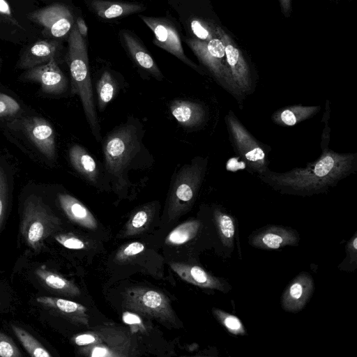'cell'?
Segmentation results:
<instances>
[{
  "mask_svg": "<svg viewBox=\"0 0 357 357\" xmlns=\"http://www.w3.org/2000/svg\"><path fill=\"white\" fill-rule=\"evenodd\" d=\"M321 154L305 167H296L284 172L269 168L258 174L265 184L281 193L312 195L326 192L357 170V153H340L321 146Z\"/></svg>",
  "mask_w": 357,
  "mask_h": 357,
  "instance_id": "1",
  "label": "cell"
},
{
  "mask_svg": "<svg viewBox=\"0 0 357 357\" xmlns=\"http://www.w3.org/2000/svg\"><path fill=\"white\" fill-rule=\"evenodd\" d=\"M142 138V126L130 117L109 132L102 143L106 179L119 196L132 187L128 173L138 167L137 160L145 149Z\"/></svg>",
  "mask_w": 357,
  "mask_h": 357,
  "instance_id": "2",
  "label": "cell"
},
{
  "mask_svg": "<svg viewBox=\"0 0 357 357\" xmlns=\"http://www.w3.org/2000/svg\"><path fill=\"white\" fill-rule=\"evenodd\" d=\"M67 40L66 61L70 70L72 93L79 97L91 132L96 141L100 142V127L93 99L86 39L80 35L75 23Z\"/></svg>",
  "mask_w": 357,
  "mask_h": 357,
  "instance_id": "3",
  "label": "cell"
},
{
  "mask_svg": "<svg viewBox=\"0 0 357 357\" xmlns=\"http://www.w3.org/2000/svg\"><path fill=\"white\" fill-rule=\"evenodd\" d=\"M208 159L197 156L178 171L169 196V220L177 218L192 206L204 181Z\"/></svg>",
  "mask_w": 357,
  "mask_h": 357,
  "instance_id": "4",
  "label": "cell"
},
{
  "mask_svg": "<svg viewBox=\"0 0 357 357\" xmlns=\"http://www.w3.org/2000/svg\"><path fill=\"white\" fill-rule=\"evenodd\" d=\"M61 221L50 208L36 196L24 202L20 225L22 236L29 246L39 250L45 240L58 228Z\"/></svg>",
  "mask_w": 357,
  "mask_h": 357,
  "instance_id": "5",
  "label": "cell"
},
{
  "mask_svg": "<svg viewBox=\"0 0 357 357\" xmlns=\"http://www.w3.org/2000/svg\"><path fill=\"white\" fill-rule=\"evenodd\" d=\"M230 141L248 169L257 175L268 169L267 147L260 143L229 110L225 117Z\"/></svg>",
  "mask_w": 357,
  "mask_h": 357,
  "instance_id": "6",
  "label": "cell"
},
{
  "mask_svg": "<svg viewBox=\"0 0 357 357\" xmlns=\"http://www.w3.org/2000/svg\"><path fill=\"white\" fill-rule=\"evenodd\" d=\"M138 17L153 33V43L156 46L174 55L198 73H202L200 68L185 54L181 33L179 32L180 27L170 15L155 17L138 14Z\"/></svg>",
  "mask_w": 357,
  "mask_h": 357,
  "instance_id": "7",
  "label": "cell"
},
{
  "mask_svg": "<svg viewBox=\"0 0 357 357\" xmlns=\"http://www.w3.org/2000/svg\"><path fill=\"white\" fill-rule=\"evenodd\" d=\"M125 307L156 319L162 322L174 324L175 316L167 296L160 291L144 287H134L123 294Z\"/></svg>",
  "mask_w": 357,
  "mask_h": 357,
  "instance_id": "8",
  "label": "cell"
},
{
  "mask_svg": "<svg viewBox=\"0 0 357 357\" xmlns=\"http://www.w3.org/2000/svg\"><path fill=\"white\" fill-rule=\"evenodd\" d=\"M77 17L71 7L63 3L52 4L29 15L44 28L45 34L58 40L68 38Z\"/></svg>",
  "mask_w": 357,
  "mask_h": 357,
  "instance_id": "9",
  "label": "cell"
},
{
  "mask_svg": "<svg viewBox=\"0 0 357 357\" xmlns=\"http://www.w3.org/2000/svg\"><path fill=\"white\" fill-rule=\"evenodd\" d=\"M95 342L81 347L79 352L89 356H127L130 351L131 341L128 334L116 329L100 328L93 331Z\"/></svg>",
  "mask_w": 357,
  "mask_h": 357,
  "instance_id": "10",
  "label": "cell"
},
{
  "mask_svg": "<svg viewBox=\"0 0 357 357\" xmlns=\"http://www.w3.org/2000/svg\"><path fill=\"white\" fill-rule=\"evenodd\" d=\"M119 40L125 52L142 70L158 81L164 76L142 40L132 30L122 29L119 31Z\"/></svg>",
  "mask_w": 357,
  "mask_h": 357,
  "instance_id": "11",
  "label": "cell"
},
{
  "mask_svg": "<svg viewBox=\"0 0 357 357\" xmlns=\"http://www.w3.org/2000/svg\"><path fill=\"white\" fill-rule=\"evenodd\" d=\"M88 10L102 20L124 18L147 9L142 1L130 0H83Z\"/></svg>",
  "mask_w": 357,
  "mask_h": 357,
  "instance_id": "12",
  "label": "cell"
},
{
  "mask_svg": "<svg viewBox=\"0 0 357 357\" xmlns=\"http://www.w3.org/2000/svg\"><path fill=\"white\" fill-rule=\"evenodd\" d=\"M22 76L24 79L38 82L46 93L61 94L68 88V79L54 59L27 69Z\"/></svg>",
  "mask_w": 357,
  "mask_h": 357,
  "instance_id": "13",
  "label": "cell"
},
{
  "mask_svg": "<svg viewBox=\"0 0 357 357\" xmlns=\"http://www.w3.org/2000/svg\"><path fill=\"white\" fill-rule=\"evenodd\" d=\"M24 129L37 149L48 159L56 157L55 133L44 119L31 117L25 119Z\"/></svg>",
  "mask_w": 357,
  "mask_h": 357,
  "instance_id": "14",
  "label": "cell"
},
{
  "mask_svg": "<svg viewBox=\"0 0 357 357\" xmlns=\"http://www.w3.org/2000/svg\"><path fill=\"white\" fill-rule=\"evenodd\" d=\"M314 291V281L305 272L298 275L287 287L282 298V305L286 311L297 312L301 310Z\"/></svg>",
  "mask_w": 357,
  "mask_h": 357,
  "instance_id": "15",
  "label": "cell"
},
{
  "mask_svg": "<svg viewBox=\"0 0 357 357\" xmlns=\"http://www.w3.org/2000/svg\"><path fill=\"white\" fill-rule=\"evenodd\" d=\"M61 43L58 40H38L29 46L20 56L18 66L29 69L45 64L52 59H56L61 50Z\"/></svg>",
  "mask_w": 357,
  "mask_h": 357,
  "instance_id": "16",
  "label": "cell"
},
{
  "mask_svg": "<svg viewBox=\"0 0 357 357\" xmlns=\"http://www.w3.org/2000/svg\"><path fill=\"white\" fill-rule=\"evenodd\" d=\"M298 241V236L294 230L280 226H271L255 234L250 243L256 248L275 250L287 245H296Z\"/></svg>",
  "mask_w": 357,
  "mask_h": 357,
  "instance_id": "17",
  "label": "cell"
},
{
  "mask_svg": "<svg viewBox=\"0 0 357 357\" xmlns=\"http://www.w3.org/2000/svg\"><path fill=\"white\" fill-rule=\"evenodd\" d=\"M36 301L46 309L65 317L75 324L89 325L87 309L78 303L46 296H40Z\"/></svg>",
  "mask_w": 357,
  "mask_h": 357,
  "instance_id": "18",
  "label": "cell"
},
{
  "mask_svg": "<svg viewBox=\"0 0 357 357\" xmlns=\"http://www.w3.org/2000/svg\"><path fill=\"white\" fill-rule=\"evenodd\" d=\"M169 110L181 126L189 128L202 126L208 115L202 104L185 100H173L170 103Z\"/></svg>",
  "mask_w": 357,
  "mask_h": 357,
  "instance_id": "19",
  "label": "cell"
},
{
  "mask_svg": "<svg viewBox=\"0 0 357 357\" xmlns=\"http://www.w3.org/2000/svg\"><path fill=\"white\" fill-rule=\"evenodd\" d=\"M169 266L183 280L200 287L225 291V287L221 280L200 266L178 262H171Z\"/></svg>",
  "mask_w": 357,
  "mask_h": 357,
  "instance_id": "20",
  "label": "cell"
},
{
  "mask_svg": "<svg viewBox=\"0 0 357 357\" xmlns=\"http://www.w3.org/2000/svg\"><path fill=\"white\" fill-rule=\"evenodd\" d=\"M68 155L72 166L90 184L96 187L101 184L98 164L84 148L78 144H74L70 148Z\"/></svg>",
  "mask_w": 357,
  "mask_h": 357,
  "instance_id": "21",
  "label": "cell"
},
{
  "mask_svg": "<svg viewBox=\"0 0 357 357\" xmlns=\"http://www.w3.org/2000/svg\"><path fill=\"white\" fill-rule=\"evenodd\" d=\"M59 204L73 222L89 229H96L98 222L91 212L80 201L68 194H59Z\"/></svg>",
  "mask_w": 357,
  "mask_h": 357,
  "instance_id": "22",
  "label": "cell"
},
{
  "mask_svg": "<svg viewBox=\"0 0 357 357\" xmlns=\"http://www.w3.org/2000/svg\"><path fill=\"white\" fill-rule=\"evenodd\" d=\"M320 110V106H303L298 104L277 109L272 114L271 120L280 126L290 127L313 117Z\"/></svg>",
  "mask_w": 357,
  "mask_h": 357,
  "instance_id": "23",
  "label": "cell"
},
{
  "mask_svg": "<svg viewBox=\"0 0 357 357\" xmlns=\"http://www.w3.org/2000/svg\"><path fill=\"white\" fill-rule=\"evenodd\" d=\"M36 273L40 280L50 289L70 296L80 294L79 289L73 282L52 271L41 267L36 270Z\"/></svg>",
  "mask_w": 357,
  "mask_h": 357,
  "instance_id": "24",
  "label": "cell"
},
{
  "mask_svg": "<svg viewBox=\"0 0 357 357\" xmlns=\"http://www.w3.org/2000/svg\"><path fill=\"white\" fill-rule=\"evenodd\" d=\"M96 89L98 107L102 112L114 98L117 89L116 80L109 70H105L102 73L97 80Z\"/></svg>",
  "mask_w": 357,
  "mask_h": 357,
  "instance_id": "25",
  "label": "cell"
},
{
  "mask_svg": "<svg viewBox=\"0 0 357 357\" xmlns=\"http://www.w3.org/2000/svg\"><path fill=\"white\" fill-rule=\"evenodd\" d=\"M155 209L154 203H149L137 208L127 222L123 235L132 236L142 232L152 219Z\"/></svg>",
  "mask_w": 357,
  "mask_h": 357,
  "instance_id": "26",
  "label": "cell"
},
{
  "mask_svg": "<svg viewBox=\"0 0 357 357\" xmlns=\"http://www.w3.org/2000/svg\"><path fill=\"white\" fill-rule=\"evenodd\" d=\"M213 216L222 243L226 247L232 248L235 234V224L233 218L218 208L214 209Z\"/></svg>",
  "mask_w": 357,
  "mask_h": 357,
  "instance_id": "27",
  "label": "cell"
},
{
  "mask_svg": "<svg viewBox=\"0 0 357 357\" xmlns=\"http://www.w3.org/2000/svg\"><path fill=\"white\" fill-rule=\"evenodd\" d=\"M201 223L197 220L185 222L174 228L167 236L165 243L171 245H181L191 239L197 234Z\"/></svg>",
  "mask_w": 357,
  "mask_h": 357,
  "instance_id": "28",
  "label": "cell"
},
{
  "mask_svg": "<svg viewBox=\"0 0 357 357\" xmlns=\"http://www.w3.org/2000/svg\"><path fill=\"white\" fill-rule=\"evenodd\" d=\"M13 331L26 351L33 357H50L48 351L29 333L17 326Z\"/></svg>",
  "mask_w": 357,
  "mask_h": 357,
  "instance_id": "29",
  "label": "cell"
},
{
  "mask_svg": "<svg viewBox=\"0 0 357 357\" xmlns=\"http://www.w3.org/2000/svg\"><path fill=\"white\" fill-rule=\"evenodd\" d=\"M213 312L216 319L231 333L241 335H246V330L238 317L217 308H214Z\"/></svg>",
  "mask_w": 357,
  "mask_h": 357,
  "instance_id": "30",
  "label": "cell"
},
{
  "mask_svg": "<svg viewBox=\"0 0 357 357\" xmlns=\"http://www.w3.org/2000/svg\"><path fill=\"white\" fill-rule=\"evenodd\" d=\"M0 356L20 357L22 354L13 341L6 335L0 332Z\"/></svg>",
  "mask_w": 357,
  "mask_h": 357,
  "instance_id": "31",
  "label": "cell"
},
{
  "mask_svg": "<svg viewBox=\"0 0 357 357\" xmlns=\"http://www.w3.org/2000/svg\"><path fill=\"white\" fill-rule=\"evenodd\" d=\"M20 110V106L14 98L0 93V116H13Z\"/></svg>",
  "mask_w": 357,
  "mask_h": 357,
  "instance_id": "32",
  "label": "cell"
},
{
  "mask_svg": "<svg viewBox=\"0 0 357 357\" xmlns=\"http://www.w3.org/2000/svg\"><path fill=\"white\" fill-rule=\"evenodd\" d=\"M144 250V245L140 242H132L122 247L116 253V259L123 261L135 256Z\"/></svg>",
  "mask_w": 357,
  "mask_h": 357,
  "instance_id": "33",
  "label": "cell"
},
{
  "mask_svg": "<svg viewBox=\"0 0 357 357\" xmlns=\"http://www.w3.org/2000/svg\"><path fill=\"white\" fill-rule=\"evenodd\" d=\"M56 241L63 247L71 250H82L85 248V243L72 234H59L55 236Z\"/></svg>",
  "mask_w": 357,
  "mask_h": 357,
  "instance_id": "34",
  "label": "cell"
},
{
  "mask_svg": "<svg viewBox=\"0 0 357 357\" xmlns=\"http://www.w3.org/2000/svg\"><path fill=\"white\" fill-rule=\"evenodd\" d=\"M8 192V185L6 177L3 169L0 167V229L1 227L6 209Z\"/></svg>",
  "mask_w": 357,
  "mask_h": 357,
  "instance_id": "35",
  "label": "cell"
},
{
  "mask_svg": "<svg viewBox=\"0 0 357 357\" xmlns=\"http://www.w3.org/2000/svg\"><path fill=\"white\" fill-rule=\"evenodd\" d=\"M225 51L227 63L230 68H231L238 63L240 59L239 52L231 45H228L227 47H225Z\"/></svg>",
  "mask_w": 357,
  "mask_h": 357,
  "instance_id": "36",
  "label": "cell"
},
{
  "mask_svg": "<svg viewBox=\"0 0 357 357\" xmlns=\"http://www.w3.org/2000/svg\"><path fill=\"white\" fill-rule=\"evenodd\" d=\"M123 320L127 324L143 327V323L139 317L133 313L125 312L123 315Z\"/></svg>",
  "mask_w": 357,
  "mask_h": 357,
  "instance_id": "37",
  "label": "cell"
},
{
  "mask_svg": "<svg viewBox=\"0 0 357 357\" xmlns=\"http://www.w3.org/2000/svg\"><path fill=\"white\" fill-rule=\"evenodd\" d=\"M347 250L351 258L354 261H356V252H357V236L355 234L354 237L350 240L347 246Z\"/></svg>",
  "mask_w": 357,
  "mask_h": 357,
  "instance_id": "38",
  "label": "cell"
},
{
  "mask_svg": "<svg viewBox=\"0 0 357 357\" xmlns=\"http://www.w3.org/2000/svg\"><path fill=\"white\" fill-rule=\"evenodd\" d=\"M75 24L80 35L84 38L86 39L88 35V28L83 17L82 16H77Z\"/></svg>",
  "mask_w": 357,
  "mask_h": 357,
  "instance_id": "39",
  "label": "cell"
},
{
  "mask_svg": "<svg viewBox=\"0 0 357 357\" xmlns=\"http://www.w3.org/2000/svg\"><path fill=\"white\" fill-rule=\"evenodd\" d=\"M0 12L3 13H9V8L3 0H0Z\"/></svg>",
  "mask_w": 357,
  "mask_h": 357,
  "instance_id": "40",
  "label": "cell"
},
{
  "mask_svg": "<svg viewBox=\"0 0 357 357\" xmlns=\"http://www.w3.org/2000/svg\"><path fill=\"white\" fill-rule=\"evenodd\" d=\"M130 1H146V0H130Z\"/></svg>",
  "mask_w": 357,
  "mask_h": 357,
  "instance_id": "41",
  "label": "cell"
}]
</instances>
